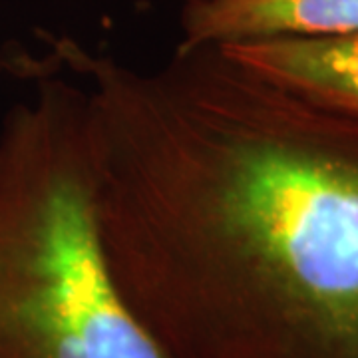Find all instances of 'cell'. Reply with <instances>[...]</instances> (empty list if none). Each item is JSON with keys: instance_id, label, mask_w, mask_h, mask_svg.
I'll list each match as a JSON object with an SVG mask.
<instances>
[{"instance_id": "obj_1", "label": "cell", "mask_w": 358, "mask_h": 358, "mask_svg": "<svg viewBox=\"0 0 358 358\" xmlns=\"http://www.w3.org/2000/svg\"><path fill=\"white\" fill-rule=\"evenodd\" d=\"M117 291L166 358H358V115L181 46L140 70L72 36Z\"/></svg>"}, {"instance_id": "obj_2", "label": "cell", "mask_w": 358, "mask_h": 358, "mask_svg": "<svg viewBox=\"0 0 358 358\" xmlns=\"http://www.w3.org/2000/svg\"><path fill=\"white\" fill-rule=\"evenodd\" d=\"M2 66L30 92L0 124V358H166L103 257L82 90L42 54Z\"/></svg>"}, {"instance_id": "obj_3", "label": "cell", "mask_w": 358, "mask_h": 358, "mask_svg": "<svg viewBox=\"0 0 358 358\" xmlns=\"http://www.w3.org/2000/svg\"><path fill=\"white\" fill-rule=\"evenodd\" d=\"M181 46L358 32V0H181Z\"/></svg>"}, {"instance_id": "obj_4", "label": "cell", "mask_w": 358, "mask_h": 358, "mask_svg": "<svg viewBox=\"0 0 358 358\" xmlns=\"http://www.w3.org/2000/svg\"><path fill=\"white\" fill-rule=\"evenodd\" d=\"M219 48L281 86L358 115V32L243 40Z\"/></svg>"}]
</instances>
